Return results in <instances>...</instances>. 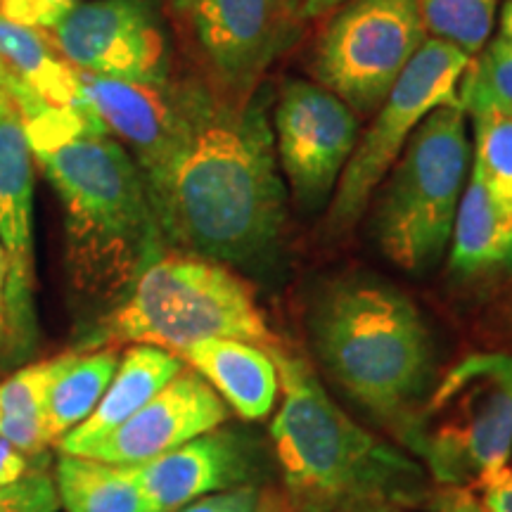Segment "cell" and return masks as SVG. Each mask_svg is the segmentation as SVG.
Segmentation results:
<instances>
[{
    "instance_id": "74e56055",
    "label": "cell",
    "mask_w": 512,
    "mask_h": 512,
    "mask_svg": "<svg viewBox=\"0 0 512 512\" xmlns=\"http://www.w3.org/2000/svg\"><path fill=\"white\" fill-rule=\"evenodd\" d=\"M0 107H3V98H0Z\"/></svg>"
},
{
    "instance_id": "4dcf8cb0",
    "label": "cell",
    "mask_w": 512,
    "mask_h": 512,
    "mask_svg": "<svg viewBox=\"0 0 512 512\" xmlns=\"http://www.w3.org/2000/svg\"><path fill=\"white\" fill-rule=\"evenodd\" d=\"M29 472V456L0 439V486H8Z\"/></svg>"
},
{
    "instance_id": "ba28073f",
    "label": "cell",
    "mask_w": 512,
    "mask_h": 512,
    "mask_svg": "<svg viewBox=\"0 0 512 512\" xmlns=\"http://www.w3.org/2000/svg\"><path fill=\"white\" fill-rule=\"evenodd\" d=\"M470 60L465 50L427 38L375 110L366 133L358 136L330 200L325 223L330 235L356 226L422 121L439 107L458 105V86Z\"/></svg>"
},
{
    "instance_id": "7402d4cb",
    "label": "cell",
    "mask_w": 512,
    "mask_h": 512,
    "mask_svg": "<svg viewBox=\"0 0 512 512\" xmlns=\"http://www.w3.org/2000/svg\"><path fill=\"white\" fill-rule=\"evenodd\" d=\"M119 358V351L112 347L69 351L60 356V368L50 382L46 401L50 444H57L93 413L117 373Z\"/></svg>"
},
{
    "instance_id": "e0dca14e",
    "label": "cell",
    "mask_w": 512,
    "mask_h": 512,
    "mask_svg": "<svg viewBox=\"0 0 512 512\" xmlns=\"http://www.w3.org/2000/svg\"><path fill=\"white\" fill-rule=\"evenodd\" d=\"M53 50L41 31L0 15V98L15 110L22 124L53 107L83 102L79 72Z\"/></svg>"
},
{
    "instance_id": "9a60e30c",
    "label": "cell",
    "mask_w": 512,
    "mask_h": 512,
    "mask_svg": "<svg viewBox=\"0 0 512 512\" xmlns=\"http://www.w3.org/2000/svg\"><path fill=\"white\" fill-rule=\"evenodd\" d=\"M221 396L185 366L174 380L133 413L124 425L83 456L114 465H140L228 422Z\"/></svg>"
},
{
    "instance_id": "6da1fadb",
    "label": "cell",
    "mask_w": 512,
    "mask_h": 512,
    "mask_svg": "<svg viewBox=\"0 0 512 512\" xmlns=\"http://www.w3.org/2000/svg\"><path fill=\"white\" fill-rule=\"evenodd\" d=\"M268 98L233 102L188 86L171 150L143 174L166 247L230 268H264L285 230V185Z\"/></svg>"
},
{
    "instance_id": "ac0fdd59",
    "label": "cell",
    "mask_w": 512,
    "mask_h": 512,
    "mask_svg": "<svg viewBox=\"0 0 512 512\" xmlns=\"http://www.w3.org/2000/svg\"><path fill=\"white\" fill-rule=\"evenodd\" d=\"M178 358L221 396L240 420H264L278 406L280 373L273 351L242 339H207Z\"/></svg>"
},
{
    "instance_id": "4316f807",
    "label": "cell",
    "mask_w": 512,
    "mask_h": 512,
    "mask_svg": "<svg viewBox=\"0 0 512 512\" xmlns=\"http://www.w3.org/2000/svg\"><path fill=\"white\" fill-rule=\"evenodd\" d=\"M430 512H512V465L460 486H434L427 496Z\"/></svg>"
},
{
    "instance_id": "836d02e7",
    "label": "cell",
    "mask_w": 512,
    "mask_h": 512,
    "mask_svg": "<svg viewBox=\"0 0 512 512\" xmlns=\"http://www.w3.org/2000/svg\"><path fill=\"white\" fill-rule=\"evenodd\" d=\"M498 27H501V36L512 38V0H505L498 10Z\"/></svg>"
},
{
    "instance_id": "cb8c5ba5",
    "label": "cell",
    "mask_w": 512,
    "mask_h": 512,
    "mask_svg": "<svg viewBox=\"0 0 512 512\" xmlns=\"http://www.w3.org/2000/svg\"><path fill=\"white\" fill-rule=\"evenodd\" d=\"M427 36L475 57L494 31L501 0H418Z\"/></svg>"
},
{
    "instance_id": "484cf974",
    "label": "cell",
    "mask_w": 512,
    "mask_h": 512,
    "mask_svg": "<svg viewBox=\"0 0 512 512\" xmlns=\"http://www.w3.org/2000/svg\"><path fill=\"white\" fill-rule=\"evenodd\" d=\"M475 131L472 174L491 195L512 207V112L486 110L470 114Z\"/></svg>"
},
{
    "instance_id": "5bb4252c",
    "label": "cell",
    "mask_w": 512,
    "mask_h": 512,
    "mask_svg": "<svg viewBox=\"0 0 512 512\" xmlns=\"http://www.w3.org/2000/svg\"><path fill=\"white\" fill-rule=\"evenodd\" d=\"M261 456L252 434L221 425L136 465V475L152 512H176L197 498L256 484Z\"/></svg>"
},
{
    "instance_id": "ffe728a7",
    "label": "cell",
    "mask_w": 512,
    "mask_h": 512,
    "mask_svg": "<svg viewBox=\"0 0 512 512\" xmlns=\"http://www.w3.org/2000/svg\"><path fill=\"white\" fill-rule=\"evenodd\" d=\"M448 268L463 278L512 268V207L496 200L472 171L453 223Z\"/></svg>"
},
{
    "instance_id": "277c9868",
    "label": "cell",
    "mask_w": 512,
    "mask_h": 512,
    "mask_svg": "<svg viewBox=\"0 0 512 512\" xmlns=\"http://www.w3.org/2000/svg\"><path fill=\"white\" fill-rule=\"evenodd\" d=\"M309 328L330 380L401 439L437 380L432 332L411 297L349 275L318 294Z\"/></svg>"
},
{
    "instance_id": "f1b7e54d",
    "label": "cell",
    "mask_w": 512,
    "mask_h": 512,
    "mask_svg": "<svg viewBox=\"0 0 512 512\" xmlns=\"http://www.w3.org/2000/svg\"><path fill=\"white\" fill-rule=\"evenodd\" d=\"M261 505H264V498H261L259 486L245 484L238 489L221 491V494L197 498L176 512H259Z\"/></svg>"
},
{
    "instance_id": "d6a6232c",
    "label": "cell",
    "mask_w": 512,
    "mask_h": 512,
    "mask_svg": "<svg viewBox=\"0 0 512 512\" xmlns=\"http://www.w3.org/2000/svg\"><path fill=\"white\" fill-rule=\"evenodd\" d=\"M5 335V259L3 249H0V349H3Z\"/></svg>"
},
{
    "instance_id": "2e32d148",
    "label": "cell",
    "mask_w": 512,
    "mask_h": 512,
    "mask_svg": "<svg viewBox=\"0 0 512 512\" xmlns=\"http://www.w3.org/2000/svg\"><path fill=\"white\" fill-rule=\"evenodd\" d=\"M79 88L105 131L126 147L140 171L157 164L181 133L188 86H171V81L152 86L79 72Z\"/></svg>"
},
{
    "instance_id": "e575fe53",
    "label": "cell",
    "mask_w": 512,
    "mask_h": 512,
    "mask_svg": "<svg viewBox=\"0 0 512 512\" xmlns=\"http://www.w3.org/2000/svg\"><path fill=\"white\" fill-rule=\"evenodd\" d=\"M373 512H411L406 508H382V510H373Z\"/></svg>"
},
{
    "instance_id": "f546056e",
    "label": "cell",
    "mask_w": 512,
    "mask_h": 512,
    "mask_svg": "<svg viewBox=\"0 0 512 512\" xmlns=\"http://www.w3.org/2000/svg\"><path fill=\"white\" fill-rule=\"evenodd\" d=\"M489 325L494 330V335L505 344V349L512 354V283L505 287V292L496 299L494 309H491Z\"/></svg>"
},
{
    "instance_id": "1f68e13d",
    "label": "cell",
    "mask_w": 512,
    "mask_h": 512,
    "mask_svg": "<svg viewBox=\"0 0 512 512\" xmlns=\"http://www.w3.org/2000/svg\"><path fill=\"white\" fill-rule=\"evenodd\" d=\"M344 3H347V0H302L306 17H320L325 15V12L342 8Z\"/></svg>"
},
{
    "instance_id": "44dd1931",
    "label": "cell",
    "mask_w": 512,
    "mask_h": 512,
    "mask_svg": "<svg viewBox=\"0 0 512 512\" xmlns=\"http://www.w3.org/2000/svg\"><path fill=\"white\" fill-rule=\"evenodd\" d=\"M53 479L64 512H152L140 489L136 465L62 453Z\"/></svg>"
},
{
    "instance_id": "d6986e66",
    "label": "cell",
    "mask_w": 512,
    "mask_h": 512,
    "mask_svg": "<svg viewBox=\"0 0 512 512\" xmlns=\"http://www.w3.org/2000/svg\"><path fill=\"white\" fill-rule=\"evenodd\" d=\"M185 368V363L171 351L131 344L119 358L117 373L107 384L105 394L93 413L57 441V451L64 456H83L117 427L138 413L147 401L164 389Z\"/></svg>"
},
{
    "instance_id": "3957f363",
    "label": "cell",
    "mask_w": 512,
    "mask_h": 512,
    "mask_svg": "<svg viewBox=\"0 0 512 512\" xmlns=\"http://www.w3.org/2000/svg\"><path fill=\"white\" fill-rule=\"evenodd\" d=\"M60 197L74 292L119 302L166 252L138 164L107 131H86L34 157Z\"/></svg>"
},
{
    "instance_id": "603a6c76",
    "label": "cell",
    "mask_w": 512,
    "mask_h": 512,
    "mask_svg": "<svg viewBox=\"0 0 512 512\" xmlns=\"http://www.w3.org/2000/svg\"><path fill=\"white\" fill-rule=\"evenodd\" d=\"M57 368L60 356L31 361L0 382V439L27 456H36L50 444L46 401Z\"/></svg>"
},
{
    "instance_id": "d590c367",
    "label": "cell",
    "mask_w": 512,
    "mask_h": 512,
    "mask_svg": "<svg viewBox=\"0 0 512 512\" xmlns=\"http://www.w3.org/2000/svg\"><path fill=\"white\" fill-rule=\"evenodd\" d=\"M259 512H275V510H271V505H266V503H264V505H261V510H259Z\"/></svg>"
},
{
    "instance_id": "30bf717a",
    "label": "cell",
    "mask_w": 512,
    "mask_h": 512,
    "mask_svg": "<svg viewBox=\"0 0 512 512\" xmlns=\"http://www.w3.org/2000/svg\"><path fill=\"white\" fill-rule=\"evenodd\" d=\"M427 38L418 0H347L320 36L313 74L368 117Z\"/></svg>"
},
{
    "instance_id": "5b68a950",
    "label": "cell",
    "mask_w": 512,
    "mask_h": 512,
    "mask_svg": "<svg viewBox=\"0 0 512 512\" xmlns=\"http://www.w3.org/2000/svg\"><path fill=\"white\" fill-rule=\"evenodd\" d=\"M207 339H242L268 351L283 349L252 287L233 268L166 249L98 320L81 351L147 344L178 356Z\"/></svg>"
},
{
    "instance_id": "9c48e42d",
    "label": "cell",
    "mask_w": 512,
    "mask_h": 512,
    "mask_svg": "<svg viewBox=\"0 0 512 512\" xmlns=\"http://www.w3.org/2000/svg\"><path fill=\"white\" fill-rule=\"evenodd\" d=\"M171 15L216 93L245 102L304 34L302 0H171Z\"/></svg>"
},
{
    "instance_id": "52a82bcc",
    "label": "cell",
    "mask_w": 512,
    "mask_h": 512,
    "mask_svg": "<svg viewBox=\"0 0 512 512\" xmlns=\"http://www.w3.org/2000/svg\"><path fill=\"white\" fill-rule=\"evenodd\" d=\"M467 171V114L460 105L439 107L403 147L377 197L373 233L394 266L427 273L439 264L451 245Z\"/></svg>"
},
{
    "instance_id": "f35d334b",
    "label": "cell",
    "mask_w": 512,
    "mask_h": 512,
    "mask_svg": "<svg viewBox=\"0 0 512 512\" xmlns=\"http://www.w3.org/2000/svg\"><path fill=\"white\" fill-rule=\"evenodd\" d=\"M510 463H512V460H510Z\"/></svg>"
},
{
    "instance_id": "8fae6325",
    "label": "cell",
    "mask_w": 512,
    "mask_h": 512,
    "mask_svg": "<svg viewBox=\"0 0 512 512\" xmlns=\"http://www.w3.org/2000/svg\"><path fill=\"white\" fill-rule=\"evenodd\" d=\"M62 60L88 74L169 83L171 53L159 0H81L48 31Z\"/></svg>"
},
{
    "instance_id": "8d00e7d4",
    "label": "cell",
    "mask_w": 512,
    "mask_h": 512,
    "mask_svg": "<svg viewBox=\"0 0 512 512\" xmlns=\"http://www.w3.org/2000/svg\"><path fill=\"white\" fill-rule=\"evenodd\" d=\"M62 3H67V5H76V3H81V0H62Z\"/></svg>"
},
{
    "instance_id": "4fadbf2b",
    "label": "cell",
    "mask_w": 512,
    "mask_h": 512,
    "mask_svg": "<svg viewBox=\"0 0 512 512\" xmlns=\"http://www.w3.org/2000/svg\"><path fill=\"white\" fill-rule=\"evenodd\" d=\"M273 138L294 200L318 209L332 200L358 143V114L320 83L290 79L275 102Z\"/></svg>"
},
{
    "instance_id": "d4e9b609",
    "label": "cell",
    "mask_w": 512,
    "mask_h": 512,
    "mask_svg": "<svg viewBox=\"0 0 512 512\" xmlns=\"http://www.w3.org/2000/svg\"><path fill=\"white\" fill-rule=\"evenodd\" d=\"M467 117L486 110L512 112V38L496 36L472 57L458 86Z\"/></svg>"
},
{
    "instance_id": "7a4b0ae2",
    "label": "cell",
    "mask_w": 512,
    "mask_h": 512,
    "mask_svg": "<svg viewBox=\"0 0 512 512\" xmlns=\"http://www.w3.org/2000/svg\"><path fill=\"white\" fill-rule=\"evenodd\" d=\"M280 403L271 444L287 498L299 512L413 510L432 479L418 460L377 439L325 392L304 358L273 351Z\"/></svg>"
},
{
    "instance_id": "8992f818",
    "label": "cell",
    "mask_w": 512,
    "mask_h": 512,
    "mask_svg": "<svg viewBox=\"0 0 512 512\" xmlns=\"http://www.w3.org/2000/svg\"><path fill=\"white\" fill-rule=\"evenodd\" d=\"M403 446L434 486L470 484L512 460V354L475 351L437 377Z\"/></svg>"
},
{
    "instance_id": "7c38bea8",
    "label": "cell",
    "mask_w": 512,
    "mask_h": 512,
    "mask_svg": "<svg viewBox=\"0 0 512 512\" xmlns=\"http://www.w3.org/2000/svg\"><path fill=\"white\" fill-rule=\"evenodd\" d=\"M0 249L5 259V335L0 370H17L38 351L34 271V155L22 121L0 107Z\"/></svg>"
},
{
    "instance_id": "83f0119b",
    "label": "cell",
    "mask_w": 512,
    "mask_h": 512,
    "mask_svg": "<svg viewBox=\"0 0 512 512\" xmlns=\"http://www.w3.org/2000/svg\"><path fill=\"white\" fill-rule=\"evenodd\" d=\"M53 475L41 470H29L27 475L8 486H0V512H57Z\"/></svg>"
}]
</instances>
